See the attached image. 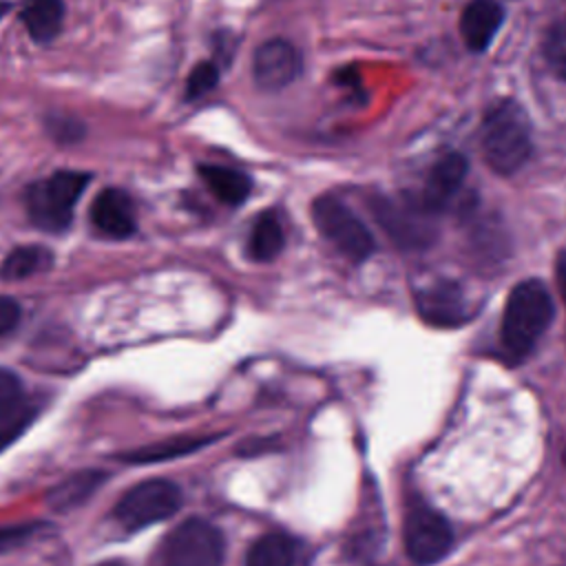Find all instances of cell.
<instances>
[{
  "instance_id": "8992f818",
  "label": "cell",
  "mask_w": 566,
  "mask_h": 566,
  "mask_svg": "<svg viewBox=\"0 0 566 566\" xmlns=\"http://www.w3.org/2000/svg\"><path fill=\"white\" fill-rule=\"evenodd\" d=\"M181 489L164 478H150L130 486L115 504L117 522L128 531H139L172 517L181 509Z\"/></svg>"
},
{
  "instance_id": "d6986e66",
  "label": "cell",
  "mask_w": 566,
  "mask_h": 566,
  "mask_svg": "<svg viewBox=\"0 0 566 566\" xmlns=\"http://www.w3.org/2000/svg\"><path fill=\"white\" fill-rule=\"evenodd\" d=\"M214 442V438H170L164 442H155V444H146L139 449H133L128 453H119L117 460L122 462H130V464H146V462H164V460H172L179 455H188L206 444Z\"/></svg>"
},
{
  "instance_id": "3957f363",
  "label": "cell",
  "mask_w": 566,
  "mask_h": 566,
  "mask_svg": "<svg viewBox=\"0 0 566 566\" xmlns=\"http://www.w3.org/2000/svg\"><path fill=\"white\" fill-rule=\"evenodd\" d=\"M91 175L84 170H55L33 181L24 192V206L31 223L44 232H64L75 206L88 186Z\"/></svg>"
},
{
  "instance_id": "8fae6325",
  "label": "cell",
  "mask_w": 566,
  "mask_h": 566,
  "mask_svg": "<svg viewBox=\"0 0 566 566\" xmlns=\"http://www.w3.org/2000/svg\"><path fill=\"white\" fill-rule=\"evenodd\" d=\"M467 170H469V164H467L464 155H460V153L442 155L429 170L422 192L416 197L418 203L427 212L440 214L451 203V199L458 195L460 186L464 184Z\"/></svg>"
},
{
  "instance_id": "2e32d148",
  "label": "cell",
  "mask_w": 566,
  "mask_h": 566,
  "mask_svg": "<svg viewBox=\"0 0 566 566\" xmlns=\"http://www.w3.org/2000/svg\"><path fill=\"white\" fill-rule=\"evenodd\" d=\"M20 18L33 42L46 44L57 38L64 22V0H22Z\"/></svg>"
},
{
  "instance_id": "ffe728a7",
  "label": "cell",
  "mask_w": 566,
  "mask_h": 566,
  "mask_svg": "<svg viewBox=\"0 0 566 566\" xmlns=\"http://www.w3.org/2000/svg\"><path fill=\"white\" fill-rule=\"evenodd\" d=\"M283 243H285V237H283V228H281L276 214L263 212L254 221L250 239H248L250 256L254 261H272L283 250Z\"/></svg>"
},
{
  "instance_id": "484cf974",
  "label": "cell",
  "mask_w": 566,
  "mask_h": 566,
  "mask_svg": "<svg viewBox=\"0 0 566 566\" xmlns=\"http://www.w3.org/2000/svg\"><path fill=\"white\" fill-rule=\"evenodd\" d=\"M20 305L11 296H0V336L9 334L20 321Z\"/></svg>"
},
{
  "instance_id": "7402d4cb",
  "label": "cell",
  "mask_w": 566,
  "mask_h": 566,
  "mask_svg": "<svg viewBox=\"0 0 566 566\" xmlns=\"http://www.w3.org/2000/svg\"><path fill=\"white\" fill-rule=\"evenodd\" d=\"M44 128H46L49 137L55 139L57 144H77L86 133V126L77 117H73L71 113H60V111L46 113Z\"/></svg>"
},
{
  "instance_id": "7a4b0ae2",
  "label": "cell",
  "mask_w": 566,
  "mask_h": 566,
  "mask_svg": "<svg viewBox=\"0 0 566 566\" xmlns=\"http://www.w3.org/2000/svg\"><path fill=\"white\" fill-rule=\"evenodd\" d=\"M553 298L544 283L528 279L517 283L502 316V347L511 358H524L553 321Z\"/></svg>"
},
{
  "instance_id": "603a6c76",
  "label": "cell",
  "mask_w": 566,
  "mask_h": 566,
  "mask_svg": "<svg viewBox=\"0 0 566 566\" xmlns=\"http://www.w3.org/2000/svg\"><path fill=\"white\" fill-rule=\"evenodd\" d=\"M544 57L551 69L566 80V15L557 20L544 40Z\"/></svg>"
},
{
  "instance_id": "44dd1931",
  "label": "cell",
  "mask_w": 566,
  "mask_h": 566,
  "mask_svg": "<svg viewBox=\"0 0 566 566\" xmlns=\"http://www.w3.org/2000/svg\"><path fill=\"white\" fill-rule=\"evenodd\" d=\"M294 542L290 535L268 533L250 546L245 566H294Z\"/></svg>"
},
{
  "instance_id": "f1b7e54d",
  "label": "cell",
  "mask_w": 566,
  "mask_h": 566,
  "mask_svg": "<svg viewBox=\"0 0 566 566\" xmlns=\"http://www.w3.org/2000/svg\"><path fill=\"white\" fill-rule=\"evenodd\" d=\"M9 9H11V2H7V0H0V20H2V15H4Z\"/></svg>"
},
{
  "instance_id": "4316f807",
  "label": "cell",
  "mask_w": 566,
  "mask_h": 566,
  "mask_svg": "<svg viewBox=\"0 0 566 566\" xmlns=\"http://www.w3.org/2000/svg\"><path fill=\"white\" fill-rule=\"evenodd\" d=\"M336 84H340V86H345V88H349V91H354L358 97H363V88H360V77H358V73L354 71V69H340L338 73H336Z\"/></svg>"
},
{
  "instance_id": "f546056e",
  "label": "cell",
  "mask_w": 566,
  "mask_h": 566,
  "mask_svg": "<svg viewBox=\"0 0 566 566\" xmlns=\"http://www.w3.org/2000/svg\"><path fill=\"white\" fill-rule=\"evenodd\" d=\"M97 566H126L122 559H108V562H102Z\"/></svg>"
},
{
  "instance_id": "52a82bcc",
  "label": "cell",
  "mask_w": 566,
  "mask_h": 566,
  "mask_svg": "<svg viewBox=\"0 0 566 566\" xmlns=\"http://www.w3.org/2000/svg\"><path fill=\"white\" fill-rule=\"evenodd\" d=\"M371 214L378 226L387 232V237L407 250L427 248L436 239V223L431 212H427L418 199H389V197H374L369 201Z\"/></svg>"
},
{
  "instance_id": "9c48e42d",
  "label": "cell",
  "mask_w": 566,
  "mask_h": 566,
  "mask_svg": "<svg viewBox=\"0 0 566 566\" xmlns=\"http://www.w3.org/2000/svg\"><path fill=\"white\" fill-rule=\"evenodd\" d=\"M301 73L298 51L281 38L263 42L252 57V75L259 88L281 91L292 84Z\"/></svg>"
},
{
  "instance_id": "e0dca14e",
  "label": "cell",
  "mask_w": 566,
  "mask_h": 566,
  "mask_svg": "<svg viewBox=\"0 0 566 566\" xmlns=\"http://www.w3.org/2000/svg\"><path fill=\"white\" fill-rule=\"evenodd\" d=\"M199 175H201L203 184L210 188V192L228 206L243 203L252 190L250 177L245 172L228 168V166L203 164V166H199Z\"/></svg>"
},
{
  "instance_id": "d4e9b609",
  "label": "cell",
  "mask_w": 566,
  "mask_h": 566,
  "mask_svg": "<svg viewBox=\"0 0 566 566\" xmlns=\"http://www.w3.org/2000/svg\"><path fill=\"white\" fill-rule=\"evenodd\" d=\"M40 522H24V524H9L0 526V555L11 553L20 546H24L29 539H33L40 533Z\"/></svg>"
},
{
  "instance_id": "4fadbf2b",
  "label": "cell",
  "mask_w": 566,
  "mask_h": 566,
  "mask_svg": "<svg viewBox=\"0 0 566 566\" xmlns=\"http://www.w3.org/2000/svg\"><path fill=\"white\" fill-rule=\"evenodd\" d=\"M91 221L102 234L111 239H126L137 230L135 203L122 188H104L93 199Z\"/></svg>"
},
{
  "instance_id": "7c38bea8",
  "label": "cell",
  "mask_w": 566,
  "mask_h": 566,
  "mask_svg": "<svg viewBox=\"0 0 566 566\" xmlns=\"http://www.w3.org/2000/svg\"><path fill=\"white\" fill-rule=\"evenodd\" d=\"M33 418L35 407L24 396L20 378L0 367V451L20 438Z\"/></svg>"
},
{
  "instance_id": "277c9868",
  "label": "cell",
  "mask_w": 566,
  "mask_h": 566,
  "mask_svg": "<svg viewBox=\"0 0 566 566\" xmlns=\"http://www.w3.org/2000/svg\"><path fill=\"white\" fill-rule=\"evenodd\" d=\"M226 542L221 531L201 517L175 526L159 551L161 566H223Z\"/></svg>"
},
{
  "instance_id": "cb8c5ba5",
  "label": "cell",
  "mask_w": 566,
  "mask_h": 566,
  "mask_svg": "<svg viewBox=\"0 0 566 566\" xmlns=\"http://www.w3.org/2000/svg\"><path fill=\"white\" fill-rule=\"evenodd\" d=\"M219 82V66L214 62H199L186 80V99H197L210 93Z\"/></svg>"
},
{
  "instance_id": "5bb4252c",
  "label": "cell",
  "mask_w": 566,
  "mask_h": 566,
  "mask_svg": "<svg viewBox=\"0 0 566 566\" xmlns=\"http://www.w3.org/2000/svg\"><path fill=\"white\" fill-rule=\"evenodd\" d=\"M504 22V9L497 0H471L460 15V35L469 51H484Z\"/></svg>"
},
{
  "instance_id": "83f0119b",
  "label": "cell",
  "mask_w": 566,
  "mask_h": 566,
  "mask_svg": "<svg viewBox=\"0 0 566 566\" xmlns=\"http://www.w3.org/2000/svg\"><path fill=\"white\" fill-rule=\"evenodd\" d=\"M555 276H557V285H559L562 298L566 301V250H562L557 261H555Z\"/></svg>"
},
{
  "instance_id": "ac0fdd59",
  "label": "cell",
  "mask_w": 566,
  "mask_h": 566,
  "mask_svg": "<svg viewBox=\"0 0 566 566\" xmlns=\"http://www.w3.org/2000/svg\"><path fill=\"white\" fill-rule=\"evenodd\" d=\"M51 265H53V254L44 245H20L4 256L0 265V279L24 281L29 276L46 272Z\"/></svg>"
},
{
  "instance_id": "6da1fadb",
  "label": "cell",
  "mask_w": 566,
  "mask_h": 566,
  "mask_svg": "<svg viewBox=\"0 0 566 566\" xmlns=\"http://www.w3.org/2000/svg\"><path fill=\"white\" fill-rule=\"evenodd\" d=\"M480 146L484 161L497 175H513L531 155V122L524 108L513 99L493 104L480 128Z\"/></svg>"
},
{
  "instance_id": "5b68a950",
  "label": "cell",
  "mask_w": 566,
  "mask_h": 566,
  "mask_svg": "<svg viewBox=\"0 0 566 566\" xmlns=\"http://www.w3.org/2000/svg\"><path fill=\"white\" fill-rule=\"evenodd\" d=\"M312 219L318 232L349 261L363 263L376 248L365 223L336 197L321 195L312 203Z\"/></svg>"
},
{
  "instance_id": "9a60e30c",
  "label": "cell",
  "mask_w": 566,
  "mask_h": 566,
  "mask_svg": "<svg viewBox=\"0 0 566 566\" xmlns=\"http://www.w3.org/2000/svg\"><path fill=\"white\" fill-rule=\"evenodd\" d=\"M106 480L104 471L97 469H82L73 475H69L66 480L57 482L49 493H46V504L57 511V513H66L71 509L82 506L86 500H91L95 495V491L102 486V482Z\"/></svg>"
},
{
  "instance_id": "30bf717a",
  "label": "cell",
  "mask_w": 566,
  "mask_h": 566,
  "mask_svg": "<svg viewBox=\"0 0 566 566\" xmlns=\"http://www.w3.org/2000/svg\"><path fill=\"white\" fill-rule=\"evenodd\" d=\"M416 307L420 316L440 327H453L471 316V303L464 290L453 281H436L416 292Z\"/></svg>"
},
{
  "instance_id": "ba28073f",
  "label": "cell",
  "mask_w": 566,
  "mask_h": 566,
  "mask_svg": "<svg viewBox=\"0 0 566 566\" xmlns=\"http://www.w3.org/2000/svg\"><path fill=\"white\" fill-rule=\"evenodd\" d=\"M402 535L409 557L420 566L440 562L453 546V531L449 522L422 502L409 506Z\"/></svg>"
}]
</instances>
